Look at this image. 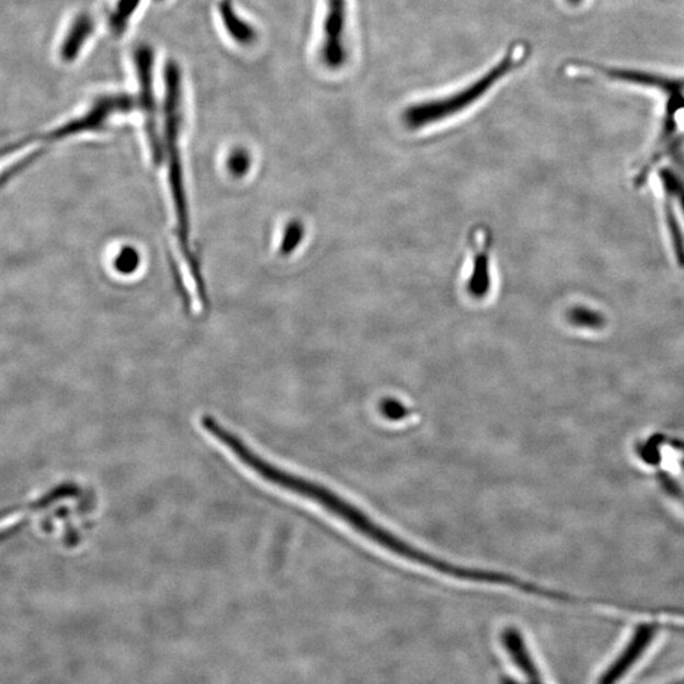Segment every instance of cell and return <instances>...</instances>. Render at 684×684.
I'll return each instance as SVG.
<instances>
[{
    "instance_id": "obj_12",
    "label": "cell",
    "mask_w": 684,
    "mask_h": 684,
    "mask_svg": "<svg viewBox=\"0 0 684 684\" xmlns=\"http://www.w3.org/2000/svg\"><path fill=\"white\" fill-rule=\"evenodd\" d=\"M659 176L662 179L666 194L677 200L684 212V183L682 179L668 168L661 169Z\"/></svg>"
},
{
    "instance_id": "obj_8",
    "label": "cell",
    "mask_w": 684,
    "mask_h": 684,
    "mask_svg": "<svg viewBox=\"0 0 684 684\" xmlns=\"http://www.w3.org/2000/svg\"><path fill=\"white\" fill-rule=\"evenodd\" d=\"M651 632H653L651 629H640L630 647L627 648L626 653L620 658V661L611 668V671L605 675V679H602L601 684H615L618 679L622 677V675L627 671V668L635 662V659L640 656L642 649L647 647Z\"/></svg>"
},
{
    "instance_id": "obj_13",
    "label": "cell",
    "mask_w": 684,
    "mask_h": 684,
    "mask_svg": "<svg viewBox=\"0 0 684 684\" xmlns=\"http://www.w3.org/2000/svg\"><path fill=\"white\" fill-rule=\"evenodd\" d=\"M381 411L385 413L390 420H401L406 417L407 410L402 403L395 401V399H388V401L383 402Z\"/></svg>"
},
{
    "instance_id": "obj_14",
    "label": "cell",
    "mask_w": 684,
    "mask_h": 684,
    "mask_svg": "<svg viewBox=\"0 0 684 684\" xmlns=\"http://www.w3.org/2000/svg\"><path fill=\"white\" fill-rule=\"evenodd\" d=\"M567 2L572 5H578L581 4L583 0H567Z\"/></svg>"
},
{
    "instance_id": "obj_9",
    "label": "cell",
    "mask_w": 684,
    "mask_h": 684,
    "mask_svg": "<svg viewBox=\"0 0 684 684\" xmlns=\"http://www.w3.org/2000/svg\"><path fill=\"white\" fill-rule=\"evenodd\" d=\"M142 0H117L109 15L112 34L119 37L125 34Z\"/></svg>"
},
{
    "instance_id": "obj_3",
    "label": "cell",
    "mask_w": 684,
    "mask_h": 684,
    "mask_svg": "<svg viewBox=\"0 0 684 684\" xmlns=\"http://www.w3.org/2000/svg\"><path fill=\"white\" fill-rule=\"evenodd\" d=\"M323 8L320 59L326 68L337 70L347 59V0H324Z\"/></svg>"
},
{
    "instance_id": "obj_10",
    "label": "cell",
    "mask_w": 684,
    "mask_h": 684,
    "mask_svg": "<svg viewBox=\"0 0 684 684\" xmlns=\"http://www.w3.org/2000/svg\"><path fill=\"white\" fill-rule=\"evenodd\" d=\"M569 323L575 326V328L600 330L604 328L606 320L597 311L588 307H574L570 308L567 314Z\"/></svg>"
},
{
    "instance_id": "obj_7",
    "label": "cell",
    "mask_w": 684,
    "mask_h": 684,
    "mask_svg": "<svg viewBox=\"0 0 684 684\" xmlns=\"http://www.w3.org/2000/svg\"><path fill=\"white\" fill-rule=\"evenodd\" d=\"M491 285L490 256H488L487 250H480L475 258L474 271L469 276L467 289L470 297L483 299L490 293Z\"/></svg>"
},
{
    "instance_id": "obj_2",
    "label": "cell",
    "mask_w": 684,
    "mask_h": 684,
    "mask_svg": "<svg viewBox=\"0 0 684 684\" xmlns=\"http://www.w3.org/2000/svg\"><path fill=\"white\" fill-rule=\"evenodd\" d=\"M134 98L128 94L118 93L100 96L94 101L92 107L84 114H81V116L69 121L67 124L56 127L46 134L23 138V140L19 141V144L7 146V148H3L2 150L7 152H18L26 149L30 150L26 157H24L21 161V170L31 164V161H34L41 151H44L48 145L55 144V141L61 140V138L65 137L100 129L105 124V121H109L113 114L128 112L132 110L134 107Z\"/></svg>"
},
{
    "instance_id": "obj_4",
    "label": "cell",
    "mask_w": 684,
    "mask_h": 684,
    "mask_svg": "<svg viewBox=\"0 0 684 684\" xmlns=\"http://www.w3.org/2000/svg\"><path fill=\"white\" fill-rule=\"evenodd\" d=\"M217 13L226 35L233 44L250 47L258 43L256 29L236 10L233 0H218Z\"/></svg>"
},
{
    "instance_id": "obj_6",
    "label": "cell",
    "mask_w": 684,
    "mask_h": 684,
    "mask_svg": "<svg viewBox=\"0 0 684 684\" xmlns=\"http://www.w3.org/2000/svg\"><path fill=\"white\" fill-rule=\"evenodd\" d=\"M606 76L611 79L618 81H625V83L654 88L663 93L668 91H679L684 94V79L670 78L659 75H651V72L634 71V70H606Z\"/></svg>"
},
{
    "instance_id": "obj_11",
    "label": "cell",
    "mask_w": 684,
    "mask_h": 684,
    "mask_svg": "<svg viewBox=\"0 0 684 684\" xmlns=\"http://www.w3.org/2000/svg\"><path fill=\"white\" fill-rule=\"evenodd\" d=\"M665 219L668 230H670L675 259H677L679 265L684 269V238L677 216H675L674 208L670 201L665 203Z\"/></svg>"
},
{
    "instance_id": "obj_5",
    "label": "cell",
    "mask_w": 684,
    "mask_h": 684,
    "mask_svg": "<svg viewBox=\"0 0 684 684\" xmlns=\"http://www.w3.org/2000/svg\"><path fill=\"white\" fill-rule=\"evenodd\" d=\"M95 21L89 13H80L72 20L60 46V57L64 62H72L80 55L89 38L94 34Z\"/></svg>"
},
{
    "instance_id": "obj_1",
    "label": "cell",
    "mask_w": 684,
    "mask_h": 684,
    "mask_svg": "<svg viewBox=\"0 0 684 684\" xmlns=\"http://www.w3.org/2000/svg\"><path fill=\"white\" fill-rule=\"evenodd\" d=\"M520 57L512 52L497 62L493 68L487 70L474 83L459 89L453 94L436 100L414 104L404 111L403 122L410 129L425 128L438 124L471 107L491 91L501 80L506 78L513 69L517 68Z\"/></svg>"
}]
</instances>
